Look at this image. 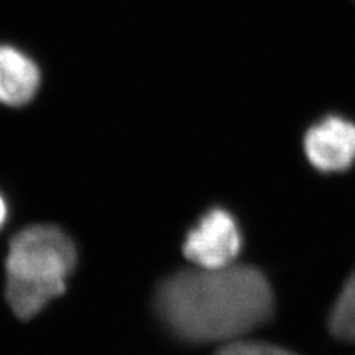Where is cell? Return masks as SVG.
I'll use <instances>...</instances> for the list:
<instances>
[{
	"mask_svg": "<svg viewBox=\"0 0 355 355\" xmlns=\"http://www.w3.org/2000/svg\"><path fill=\"white\" fill-rule=\"evenodd\" d=\"M155 304L166 324L184 339L219 342L243 336L268 320L274 296L259 270L231 263L169 277Z\"/></svg>",
	"mask_w": 355,
	"mask_h": 355,
	"instance_id": "6da1fadb",
	"label": "cell"
},
{
	"mask_svg": "<svg viewBox=\"0 0 355 355\" xmlns=\"http://www.w3.org/2000/svg\"><path fill=\"white\" fill-rule=\"evenodd\" d=\"M76 262L71 239L57 227L33 225L15 234L5 262V293L14 314L28 320L61 296Z\"/></svg>",
	"mask_w": 355,
	"mask_h": 355,
	"instance_id": "7a4b0ae2",
	"label": "cell"
},
{
	"mask_svg": "<svg viewBox=\"0 0 355 355\" xmlns=\"http://www.w3.org/2000/svg\"><path fill=\"white\" fill-rule=\"evenodd\" d=\"M241 234L236 219L227 210L207 212L185 239L184 254L197 268H224L237 258Z\"/></svg>",
	"mask_w": 355,
	"mask_h": 355,
	"instance_id": "3957f363",
	"label": "cell"
},
{
	"mask_svg": "<svg viewBox=\"0 0 355 355\" xmlns=\"http://www.w3.org/2000/svg\"><path fill=\"white\" fill-rule=\"evenodd\" d=\"M305 157L321 173H342L355 164V121L327 116L311 126L304 137Z\"/></svg>",
	"mask_w": 355,
	"mask_h": 355,
	"instance_id": "277c9868",
	"label": "cell"
},
{
	"mask_svg": "<svg viewBox=\"0 0 355 355\" xmlns=\"http://www.w3.org/2000/svg\"><path fill=\"white\" fill-rule=\"evenodd\" d=\"M40 82V70L33 58L10 44H0V104H28L36 96Z\"/></svg>",
	"mask_w": 355,
	"mask_h": 355,
	"instance_id": "5b68a950",
	"label": "cell"
},
{
	"mask_svg": "<svg viewBox=\"0 0 355 355\" xmlns=\"http://www.w3.org/2000/svg\"><path fill=\"white\" fill-rule=\"evenodd\" d=\"M330 331L340 340H355V271L343 284L330 314Z\"/></svg>",
	"mask_w": 355,
	"mask_h": 355,
	"instance_id": "8992f818",
	"label": "cell"
},
{
	"mask_svg": "<svg viewBox=\"0 0 355 355\" xmlns=\"http://www.w3.org/2000/svg\"><path fill=\"white\" fill-rule=\"evenodd\" d=\"M216 355H295L286 349L277 348L266 343L257 342H234L222 348Z\"/></svg>",
	"mask_w": 355,
	"mask_h": 355,
	"instance_id": "52a82bcc",
	"label": "cell"
},
{
	"mask_svg": "<svg viewBox=\"0 0 355 355\" xmlns=\"http://www.w3.org/2000/svg\"><path fill=\"white\" fill-rule=\"evenodd\" d=\"M6 218H8V206H6L3 196L0 194V228L3 227Z\"/></svg>",
	"mask_w": 355,
	"mask_h": 355,
	"instance_id": "ba28073f",
	"label": "cell"
}]
</instances>
